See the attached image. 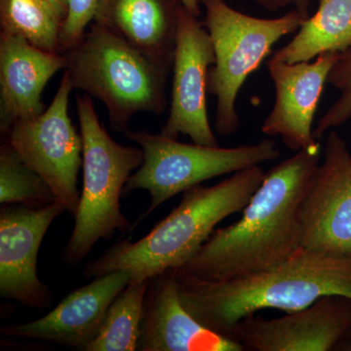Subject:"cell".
<instances>
[{
  "instance_id": "cell-23",
  "label": "cell",
  "mask_w": 351,
  "mask_h": 351,
  "mask_svg": "<svg viewBox=\"0 0 351 351\" xmlns=\"http://www.w3.org/2000/svg\"><path fill=\"white\" fill-rule=\"evenodd\" d=\"M101 0H66V17L60 32L62 54L82 43L87 25L96 17Z\"/></svg>"
},
{
  "instance_id": "cell-3",
  "label": "cell",
  "mask_w": 351,
  "mask_h": 351,
  "mask_svg": "<svg viewBox=\"0 0 351 351\" xmlns=\"http://www.w3.org/2000/svg\"><path fill=\"white\" fill-rule=\"evenodd\" d=\"M261 166L234 173L212 186L197 184L182 193L181 202L138 241L120 240L85 265L86 277L125 270L131 281L180 269L191 260L216 226L242 211L265 178Z\"/></svg>"
},
{
  "instance_id": "cell-1",
  "label": "cell",
  "mask_w": 351,
  "mask_h": 351,
  "mask_svg": "<svg viewBox=\"0 0 351 351\" xmlns=\"http://www.w3.org/2000/svg\"><path fill=\"white\" fill-rule=\"evenodd\" d=\"M321 151L317 143L265 173L241 218L215 230L195 257L176 270L204 280H228L293 257L302 248L300 205Z\"/></svg>"
},
{
  "instance_id": "cell-19",
  "label": "cell",
  "mask_w": 351,
  "mask_h": 351,
  "mask_svg": "<svg viewBox=\"0 0 351 351\" xmlns=\"http://www.w3.org/2000/svg\"><path fill=\"white\" fill-rule=\"evenodd\" d=\"M151 279L130 281L110 304L100 331L86 351L138 350L145 295Z\"/></svg>"
},
{
  "instance_id": "cell-24",
  "label": "cell",
  "mask_w": 351,
  "mask_h": 351,
  "mask_svg": "<svg viewBox=\"0 0 351 351\" xmlns=\"http://www.w3.org/2000/svg\"><path fill=\"white\" fill-rule=\"evenodd\" d=\"M255 2L270 12H276L281 9L292 7V9H298L309 14V6L311 4V0H255Z\"/></svg>"
},
{
  "instance_id": "cell-10",
  "label": "cell",
  "mask_w": 351,
  "mask_h": 351,
  "mask_svg": "<svg viewBox=\"0 0 351 351\" xmlns=\"http://www.w3.org/2000/svg\"><path fill=\"white\" fill-rule=\"evenodd\" d=\"M216 61L204 23L182 7L173 61L169 117L161 134L172 138L189 136L193 143L219 145L207 110L208 73Z\"/></svg>"
},
{
  "instance_id": "cell-27",
  "label": "cell",
  "mask_w": 351,
  "mask_h": 351,
  "mask_svg": "<svg viewBox=\"0 0 351 351\" xmlns=\"http://www.w3.org/2000/svg\"><path fill=\"white\" fill-rule=\"evenodd\" d=\"M338 351H351V330L346 335V338L343 339L338 348Z\"/></svg>"
},
{
  "instance_id": "cell-4",
  "label": "cell",
  "mask_w": 351,
  "mask_h": 351,
  "mask_svg": "<svg viewBox=\"0 0 351 351\" xmlns=\"http://www.w3.org/2000/svg\"><path fill=\"white\" fill-rule=\"evenodd\" d=\"M64 55L73 89L104 104L112 130L126 133L136 113L165 112L169 71L110 29L94 23Z\"/></svg>"
},
{
  "instance_id": "cell-17",
  "label": "cell",
  "mask_w": 351,
  "mask_h": 351,
  "mask_svg": "<svg viewBox=\"0 0 351 351\" xmlns=\"http://www.w3.org/2000/svg\"><path fill=\"white\" fill-rule=\"evenodd\" d=\"M181 0H101L94 23L172 71Z\"/></svg>"
},
{
  "instance_id": "cell-6",
  "label": "cell",
  "mask_w": 351,
  "mask_h": 351,
  "mask_svg": "<svg viewBox=\"0 0 351 351\" xmlns=\"http://www.w3.org/2000/svg\"><path fill=\"white\" fill-rule=\"evenodd\" d=\"M216 61L208 73V92L217 99L215 128L232 136L240 126L237 100L247 78L269 57L277 41L299 31L308 13L292 9L274 19L240 12L226 0H200Z\"/></svg>"
},
{
  "instance_id": "cell-25",
  "label": "cell",
  "mask_w": 351,
  "mask_h": 351,
  "mask_svg": "<svg viewBox=\"0 0 351 351\" xmlns=\"http://www.w3.org/2000/svg\"><path fill=\"white\" fill-rule=\"evenodd\" d=\"M184 8L188 9L189 12L193 14L196 17L199 18L201 15L200 0H181Z\"/></svg>"
},
{
  "instance_id": "cell-21",
  "label": "cell",
  "mask_w": 351,
  "mask_h": 351,
  "mask_svg": "<svg viewBox=\"0 0 351 351\" xmlns=\"http://www.w3.org/2000/svg\"><path fill=\"white\" fill-rule=\"evenodd\" d=\"M56 202L54 193L43 178L18 156L8 142L0 147V203L29 208Z\"/></svg>"
},
{
  "instance_id": "cell-11",
  "label": "cell",
  "mask_w": 351,
  "mask_h": 351,
  "mask_svg": "<svg viewBox=\"0 0 351 351\" xmlns=\"http://www.w3.org/2000/svg\"><path fill=\"white\" fill-rule=\"evenodd\" d=\"M350 330V298L325 295L282 317L248 316L230 338L245 351H335Z\"/></svg>"
},
{
  "instance_id": "cell-22",
  "label": "cell",
  "mask_w": 351,
  "mask_h": 351,
  "mask_svg": "<svg viewBox=\"0 0 351 351\" xmlns=\"http://www.w3.org/2000/svg\"><path fill=\"white\" fill-rule=\"evenodd\" d=\"M328 84L339 92L338 100L318 120L313 136L320 140L323 136L351 119V48L341 53L338 61L328 76Z\"/></svg>"
},
{
  "instance_id": "cell-7",
  "label": "cell",
  "mask_w": 351,
  "mask_h": 351,
  "mask_svg": "<svg viewBox=\"0 0 351 351\" xmlns=\"http://www.w3.org/2000/svg\"><path fill=\"white\" fill-rule=\"evenodd\" d=\"M126 137L142 149L144 161L130 176L123 195L144 189L151 196L147 218L173 196L219 176L234 174L280 156L276 142L267 138L256 144L235 147L186 144L162 134L126 131Z\"/></svg>"
},
{
  "instance_id": "cell-26",
  "label": "cell",
  "mask_w": 351,
  "mask_h": 351,
  "mask_svg": "<svg viewBox=\"0 0 351 351\" xmlns=\"http://www.w3.org/2000/svg\"><path fill=\"white\" fill-rule=\"evenodd\" d=\"M46 1L49 2L64 19L66 14V0H46Z\"/></svg>"
},
{
  "instance_id": "cell-5",
  "label": "cell",
  "mask_w": 351,
  "mask_h": 351,
  "mask_svg": "<svg viewBox=\"0 0 351 351\" xmlns=\"http://www.w3.org/2000/svg\"><path fill=\"white\" fill-rule=\"evenodd\" d=\"M76 112L83 143V186L73 233L63 252L64 262L73 265L82 263L100 240L130 232L120 199L129 178L144 161L141 147L120 145L110 137L91 97H77Z\"/></svg>"
},
{
  "instance_id": "cell-9",
  "label": "cell",
  "mask_w": 351,
  "mask_h": 351,
  "mask_svg": "<svg viewBox=\"0 0 351 351\" xmlns=\"http://www.w3.org/2000/svg\"><path fill=\"white\" fill-rule=\"evenodd\" d=\"M302 248L351 257V152L338 132L328 134L299 211Z\"/></svg>"
},
{
  "instance_id": "cell-2",
  "label": "cell",
  "mask_w": 351,
  "mask_h": 351,
  "mask_svg": "<svg viewBox=\"0 0 351 351\" xmlns=\"http://www.w3.org/2000/svg\"><path fill=\"white\" fill-rule=\"evenodd\" d=\"M176 276L184 307L205 327L228 338L240 321L263 309L289 313L325 295L351 299V257L304 248L276 267L228 280H204L178 270Z\"/></svg>"
},
{
  "instance_id": "cell-20",
  "label": "cell",
  "mask_w": 351,
  "mask_h": 351,
  "mask_svg": "<svg viewBox=\"0 0 351 351\" xmlns=\"http://www.w3.org/2000/svg\"><path fill=\"white\" fill-rule=\"evenodd\" d=\"M63 17L46 0H0L1 32L17 34L39 49L60 53Z\"/></svg>"
},
{
  "instance_id": "cell-14",
  "label": "cell",
  "mask_w": 351,
  "mask_h": 351,
  "mask_svg": "<svg viewBox=\"0 0 351 351\" xmlns=\"http://www.w3.org/2000/svg\"><path fill=\"white\" fill-rule=\"evenodd\" d=\"M131 276L117 270L69 293L50 313L32 322L2 328L5 336L36 339L86 351L100 331L110 304Z\"/></svg>"
},
{
  "instance_id": "cell-15",
  "label": "cell",
  "mask_w": 351,
  "mask_h": 351,
  "mask_svg": "<svg viewBox=\"0 0 351 351\" xmlns=\"http://www.w3.org/2000/svg\"><path fill=\"white\" fill-rule=\"evenodd\" d=\"M138 350L245 351L234 339L205 327L184 307L176 269L149 281Z\"/></svg>"
},
{
  "instance_id": "cell-8",
  "label": "cell",
  "mask_w": 351,
  "mask_h": 351,
  "mask_svg": "<svg viewBox=\"0 0 351 351\" xmlns=\"http://www.w3.org/2000/svg\"><path fill=\"white\" fill-rule=\"evenodd\" d=\"M73 90L64 71L49 107L38 117L16 122L5 136L22 160L50 186L56 202L75 216L80 200L77 182L83 143L69 115Z\"/></svg>"
},
{
  "instance_id": "cell-13",
  "label": "cell",
  "mask_w": 351,
  "mask_h": 351,
  "mask_svg": "<svg viewBox=\"0 0 351 351\" xmlns=\"http://www.w3.org/2000/svg\"><path fill=\"white\" fill-rule=\"evenodd\" d=\"M341 53L321 54L311 62L288 64L270 59L267 69L276 88V101L263 121V133L280 137L295 152L317 144L313 121L328 76Z\"/></svg>"
},
{
  "instance_id": "cell-18",
  "label": "cell",
  "mask_w": 351,
  "mask_h": 351,
  "mask_svg": "<svg viewBox=\"0 0 351 351\" xmlns=\"http://www.w3.org/2000/svg\"><path fill=\"white\" fill-rule=\"evenodd\" d=\"M350 48L351 0H319L315 14L271 59L288 64L311 62L324 53H343Z\"/></svg>"
},
{
  "instance_id": "cell-12",
  "label": "cell",
  "mask_w": 351,
  "mask_h": 351,
  "mask_svg": "<svg viewBox=\"0 0 351 351\" xmlns=\"http://www.w3.org/2000/svg\"><path fill=\"white\" fill-rule=\"evenodd\" d=\"M64 212L58 202L29 208L2 205L0 211V295L32 309L52 304V293L38 274L40 245Z\"/></svg>"
},
{
  "instance_id": "cell-16",
  "label": "cell",
  "mask_w": 351,
  "mask_h": 351,
  "mask_svg": "<svg viewBox=\"0 0 351 351\" xmlns=\"http://www.w3.org/2000/svg\"><path fill=\"white\" fill-rule=\"evenodd\" d=\"M64 54L39 49L17 34H0V131L38 117L46 110L41 95L58 71L66 69Z\"/></svg>"
}]
</instances>
